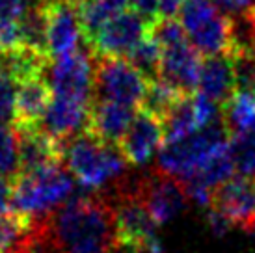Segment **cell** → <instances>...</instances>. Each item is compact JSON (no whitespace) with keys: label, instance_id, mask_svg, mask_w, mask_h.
Here are the masks:
<instances>
[{"label":"cell","instance_id":"31","mask_svg":"<svg viewBox=\"0 0 255 253\" xmlns=\"http://www.w3.org/2000/svg\"><path fill=\"white\" fill-rule=\"evenodd\" d=\"M186 0H158L160 19H175V15L183 9Z\"/></svg>","mask_w":255,"mask_h":253},{"label":"cell","instance_id":"21","mask_svg":"<svg viewBox=\"0 0 255 253\" xmlns=\"http://www.w3.org/2000/svg\"><path fill=\"white\" fill-rule=\"evenodd\" d=\"M222 118L231 136L255 130V95L235 92V95L222 106Z\"/></svg>","mask_w":255,"mask_h":253},{"label":"cell","instance_id":"19","mask_svg":"<svg viewBox=\"0 0 255 253\" xmlns=\"http://www.w3.org/2000/svg\"><path fill=\"white\" fill-rule=\"evenodd\" d=\"M162 125L164 141L181 140L196 130H201L203 126L199 123L198 112H196L194 95H181L162 118Z\"/></svg>","mask_w":255,"mask_h":253},{"label":"cell","instance_id":"22","mask_svg":"<svg viewBox=\"0 0 255 253\" xmlns=\"http://www.w3.org/2000/svg\"><path fill=\"white\" fill-rule=\"evenodd\" d=\"M19 173V132L13 125H0V177L13 183Z\"/></svg>","mask_w":255,"mask_h":253},{"label":"cell","instance_id":"17","mask_svg":"<svg viewBox=\"0 0 255 253\" xmlns=\"http://www.w3.org/2000/svg\"><path fill=\"white\" fill-rule=\"evenodd\" d=\"M15 99V128H37L52 101V92L45 77L30 78L17 84Z\"/></svg>","mask_w":255,"mask_h":253},{"label":"cell","instance_id":"33","mask_svg":"<svg viewBox=\"0 0 255 253\" xmlns=\"http://www.w3.org/2000/svg\"><path fill=\"white\" fill-rule=\"evenodd\" d=\"M107 253H138V252L132 250L130 246H125V244H121V242H116Z\"/></svg>","mask_w":255,"mask_h":253},{"label":"cell","instance_id":"11","mask_svg":"<svg viewBox=\"0 0 255 253\" xmlns=\"http://www.w3.org/2000/svg\"><path fill=\"white\" fill-rule=\"evenodd\" d=\"M47 56L49 60L67 56L78 49L82 37L78 6L69 0H47Z\"/></svg>","mask_w":255,"mask_h":253},{"label":"cell","instance_id":"15","mask_svg":"<svg viewBox=\"0 0 255 253\" xmlns=\"http://www.w3.org/2000/svg\"><path fill=\"white\" fill-rule=\"evenodd\" d=\"M134 108L112 101H101L93 99L92 108H90V120L86 132L92 134L93 138L99 141L118 145L127 132L128 125L134 120Z\"/></svg>","mask_w":255,"mask_h":253},{"label":"cell","instance_id":"2","mask_svg":"<svg viewBox=\"0 0 255 253\" xmlns=\"http://www.w3.org/2000/svg\"><path fill=\"white\" fill-rule=\"evenodd\" d=\"M75 181L64 162L30 173H19L11 188V212L30 220H45L73 197Z\"/></svg>","mask_w":255,"mask_h":253},{"label":"cell","instance_id":"20","mask_svg":"<svg viewBox=\"0 0 255 253\" xmlns=\"http://www.w3.org/2000/svg\"><path fill=\"white\" fill-rule=\"evenodd\" d=\"M127 4L128 0H84L78 6V13H80V26L86 45L95 37L105 22L121 13Z\"/></svg>","mask_w":255,"mask_h":253},{"label":"cell","instance_id":"35","mask_svg":"<svg viewBox=\"0 0 255 253\" xmlns=\"http://www.w3.org/2000/svg\"><path fill=\"white\" fill-rule=\"evenodd\" d=\"M250 233H252V235H254V237H255V227H254V229H252V231H250Z\"/></svg>","mask_w":255,"mask_h":253},{"label":"cell","instance_id":"8","mask_svg":"<svg viewBox=\"0 0 255 253\" xmlns=\"http://www.w3.org/2000/svg\"><path fill=\"white\" fill-rule=\"evenodd\" d=\"M43 77L52 95L92 103L95 86V56L90 49L73 50L71 54L47 63Z\"/></svg>","mask_w":255,"mask_h":253},{"label":"cell","instance_id":"5","mask_svg":"<svg viewBox=\"0 0 255 253\" xmlns=\"http://www.w3.org/2000/svg\"><path fill=\"white\" fill-rule=\"evenodd\" d=\"M186 39L205 58L231 52V19L209 0H186L179 11Z\"/></svg>","mask_w":255,"mask_h":253},{"label":"cell","instance_id":"13","mask_svg":"<svg viewBox=\"0 0 255 253\" xmlns=\"http://www.w3.org/2000/svg\"><path fill=\"white\" fill-rule=\"evenodd\" d=\"M160 69L158 80L173 88L181 95H194L198 92L201 60L199 52L188 41L160 49Z\"/></svg>","mask_w":255,"mask_h":253},{"label":"cell","instance_id":"32","mask_svg":"<svg viewBox=\"0 0 255 253\" xmlns=\"http://www.w3.org/2000/svg\"><path fill=\"white\" fill-rule=\"evenodd\" d=\"M11 188H13V183L0 177V214L7 212V209H9V201H11Z\"/></svg>","mask_w":255,"mask_h":253},{"label":"cell","instance_id":"24","mask_svg":"<svg viewBox=\"0 0 255 253\" xmlns=\"http://www.w3.org/2000/svg\"><path fill=\"white\" fill-rule=\"evenodd\" d=\"M229 153L235 169L246 177H255V130L239 136H231Z\"/></svg>","mask_w":255,"mask_h":253},{"label":"cell","instance_id":"10","mask_svg":"<svg viewBox=\"0 0 255 253\" xmlns=\"http://www.w3.org/2000/svg\"><path fill=\"white\" fill-rule=\"evenodd\" d=\"M209 209L222 212L233 227L250 233L255 227V177H231L220 184L214 188Z\"/></svg>","mask_w":255,"mask_h":253},{"label":"cell","instance_id":"6","mask_svg":"<svg viewBox=\"0 0 255 253\" xmlns=\"http://www.w3.org/2000/svg\"><path fill=\"white\" fill-rule=\"evenodd\" d=\"M121 183L140 199V203L145 207L156 225L171 222L188 203L183 183L158 168L138 177L125 175Z\"/></svg>","mask_w":255,"mask_h":253},{"label":"cell","instance_id":"14","mask_svg":"<svg viewBox=\"0 0 255 253\" xmlns=\"http://www.w3.org/2000/svg\"><path fill=\"white\" fill-rule=\"evenodd\" d=\"M92 103L52 95V101L37 128H41L43 132L60 143H65L78 134L86 132Z\"/></svg>","mask_w":255,"mask_h":253},{"label":"cell","instance_id":"30","mask_svg":"<svg viewBox=\"0 0 255 253\" xmlns=\"http://www.w3.org/2000/svg\"><path fill=\"white\" fill-rule=\"evenodd\" d=\"M207 222H209V227H211V231L216 235V237H224L233 224L229 222V220L222 214V212L214 211V209H209V214H207Z\"/></svg>","mask_w":255,"mask_h":253},{"label":"cell","instance_id":"16","mask_svg":"<svg viewBox=\"0 0 255 253\" xmlns=\"http://www.w3.org/2000/svg\"><path fill=\"white\" fill-rule=\"evenodd\" d=\"M21 173H30L64 162V143L50 138L41 128H17Z\"/></svg>","mask_w":255,"mask_h":253},{"label":"cell","instance_id":"9","mask_svg":"<svg viewBox=\"0 0 255 253\" xmlns=\"http://www.w3.org/2000/svg\"><path fill=\"white\" fill-rule=\"evenodd\" d=\"M149 34V24L134 11H121L95 34L88 49L95 58H127Z\"/></svg>","mask_w":255,"mask_h":253},{"label":"cell","instance_id":"34","mask_svg":"<svg viewBox=\"0 0 255 253\" xmlns=\"http://www.w3.org/2000/svg\"><path fill=\"white\" fill-rule=\"evenodd\" d=\"M69 2H71V4H75V6H80L84 0H69Z\"/></svg>","mask_w":255,"mask_h":253},{"label":"cell","instance_id":"26","mask_svg":"<svg viewBox=\"0 0 255 253\" xmlns=\"http://www.w3.org/2000/svg\"><path fill=\"white\" fill-rule=\"evenodd\" d=\"M15 80L0 65V125H13L17 88Z\"/></svg>","mask_w":255,"mask_h":253},{"label":"cell","instance_id":"3","mask_svg":"<svg viewBox=\"0 0 255 253\" xmlns=\"http://www.w3.org/2000/svg\"><path fill=\"white\" fill-rule=\"evenodd\" d=\"M64 166L88 192H103L127 175V160L118 145L82 132L64 143Z\"/></svg>","mask_w":255,"mask_h":253},{"label":"cell","instance_id":"12","mask_svg":"<svg viewBox=\"0 0 255 253\" xmlns=\"http://www.w3.org/2000/svg\"><path fill=\"white\" fill-rule=\"evenodd\" d=\"M164 143V125L156 114L140 108L118 149L130 166H145Z\"/></svg>","mask_w":255,"mask_h":253},{"label":"cell","instance_id":"7","mask_svg":"<svg viewBox=\"0 0 255 253\" xmlns=\"http://www.w3.org/2000/svg\"><path fill=\"white\" fill-rule=\"evenodd\" d=\"M149 80L125 58H95L93 99L125 106H142Z\"/></svg>","mask_w":255,"mask_h":253},{"label":"cell","instance_id":"36","mask_svg":"<svg viewBox=\"0 0 255 253\" xmlns=\"http://www.w3.org/2000/svg\"><path fill=\"white\" fill-rule=\"evenodd\" d=\"M254 11H255V7H254Z\"/></svg>","mask_w":255,"mask_h":253},{"label":"cell","instance_id":"27","mask_svg":"<svg viewBox=\"0 0 255 253\" xmlns=\"http://www.w3.org/2000/svg\"><path fill=\"white\" fill-rule=\"evenodd\" d=\"M30 0H0V32L19 24Z\"/></svg>","mask_w":255,"mask_h":253},{"label":"cell","instance_id":"18","mask_svg":"<svg viewBox=\"0 0 255 253\" xmlns=\"http://www.w3.org/2000/svg\"><path fill=\"white\" fill-rule=\"evenodd\" d=\"M235 92V75L229 54L205 58L199 69L198 93L213 101L214 105L224 106Z\"/></svg>","mask_w":255,"mask_h":253},{"label":"cell","instance_id":"4","mask_svg":"<svg viewBox=\"0 0 255 253\" xmlns=\"http://www.w3.org/2000/svg\"><path fill=\"white\" fill-rule=\"evenodd\" d=\"M229 141L231 132L224 118H220L209 126L188 134L181 140L164 141L156 156V168L183 183L196 175L209 158L224 151Z\"/></svg>","mask_w":255,"mask_h":253},{"label":"cell","instance_id":"23","mask_svg":"<svg viewBox=\"0 0 255 253\" xmlns=\"http://www.w3.org/2000/svg\"><path fill=\"white\" fill-rule=\"evenodd\" d=\"M160 54H162V50L158 47V43L153 39V35L147 34L142 41L136 45L134 50H132L125 60H128L130 65H134L136 69L140 71L143 77L151 82V80H156V78H158Z\"/></svg>","mask_w":255,"mask_h":253},{"label":"cell","instance_id":"28","mask_svg":"<svg viewBox=\"0 0 255 253\" xmlns=\"http://www.w3.org/2000/svg\"><path fill=\"white\" fill-rule=\"evenodd\" d=\"M130 11H134L140 19L149 24V28L160 19V11H158V0H128Z\"/></svg>","mask_w":255,"mask_h":253},{"label":"cell","instance_id":"29","mask_svg":"<svg viewBox=\"0 0 255 253\" xmlns=\"http://www.w3.org/2000/svg\"><path fill=\"white\" fill-rule=\"evenodd\" d=\"M214 7H218L226 15H241L255 7V0H209Z\"/></svg>","mask_w":255,"mask_h":253},{"label":"cell","instance_id":"1","mask_svg":"<svg viewBox=\"0 0 255 253\" xmlns=\"http://www.w3.org/2000/svg\"><path fill=\"white\" fill-rule=\"evenodd\" d=\"M45 239L54 253H107L118 242L110 197L103 192L73 196L45 218Z\"/></svg>","mask_w":255,"mask_h":253},{"label":"cell","instance_id":"25","mask_svg":"<svg viewBox=\"0 0 255 253\" xmlns=\"http://www.w3.org/2000/svg\"><path fill=\"white\" fill-rule=\"evenodd\" d=\"M235 75V90L255 95V50L229 54Z\"/></svg>","mask_w":255,"mask_h":253}]
</instances>
